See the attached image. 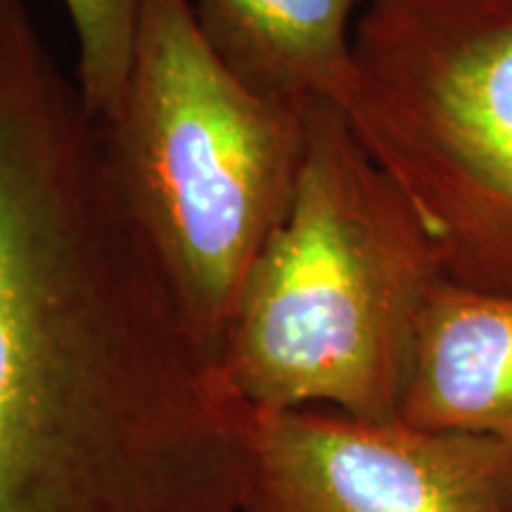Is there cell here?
<instances>
[{"mask_svg": "<svg viewBox=\"0 0 512 512\" xmlns=\"http://www.w3.org/2000/svg\"><path fill=\"white\" fill-rule=\"evenodd\" d=\"M439 278L425 230L347 114L311 100L292 207L242 285L223 377L252 413L396 420L415 320Z\"/></svg>", "mask_w": 512, "mask_h": 512, "instance_id": "2", "label": "cell"}, {"mask_svg": "<svg viewBox=\"0 0 512 512\" xmlns=\"http://www.w3.org/2000/svg\"><path fill=\"white\" fill-rule=\"evenodd\" d=\"M399 420L512 448V294L434 280L415 320Z\"/></svg>", "mask_w": 512, "mask_h": 512, "instance_id": "6", "label": "cell"}, {"mask_svg": "<svg viewBox=\"0 0 512 512\" xmlns=\"http://www.w3.org/2000/svg\"><path fill=\"white\" fill-rule=\"evenodd\" d=\"M347 114L444 278L512 294V0H366Z\"/></svg>", "mask_w": 512, "mask_h": 512, "instance_id": "4", "label": "cell"}, {"mask_svg": "<svg viewBox=\"0 0 512 512\" xmlns=\"http://www.w3.org/2000/svg\"><path fill=\"white\" fill-rule=\"evenodd\" d=\"M247 512H512V448L332 408L254 413Z\"/></svg>", "mask_w": 512, "mask_h": 512, "instance_id": "5", "label": "cell"}, {"mask_svg": "<svg viewBox=\"0 0 512 512\" xmlns=\"http://www.w3.org/2000/svg\"><path fill=\"white\" fill-rule=\"evenodd\" d=\"M252 418L98 133L0 110V512H247Z\"/></svg>", "mask_w": 512, "mask_h": 512, "instance_id": "1", "label": "cell"}, {"mask_svg": "<svg viewBox=\"0 0 512 512\" xmlns=\"http://www.w3.org/2000/svg\"><path fill=\"white\" fill-rule=\"evenodd\" d=\"M79 43L76 83L95 124L110 119L131 74L143 0H64Z\"/></svg>", "mask_w": 512, "mask_h": 512, "instance_id": "8", "label": "cell"}, {"mask_svg": "<svg viewBox=\"0 0 512 512\" xmlns=\"http://www.w3.org/2000/svg\"><path fill=\"white\" fill-rule=\"evenodd\" d=\"M221 60L254 91L325 100L342 110L354 86L361 0H190Z\"/></svg>", "mask_w": 512, "mask_h": 512, "instance_id": "7", "label": "cell"}, {"mask_svg": "<svg viewBox=\"0 0 512 512\" xmlns=\"http://www.w3.org/2000/svg\"><path fill=\"white\" fill-rule=\"evenodd\" d=\"M309 105L247 86L190 0H143L100 138L128 214L219 363L249 268L292 207Z\"/></svg>", "mask_w": 512, "mask_h": 512, "instance_id": "3", "label": "cell"}]
</instances>
